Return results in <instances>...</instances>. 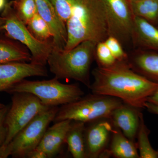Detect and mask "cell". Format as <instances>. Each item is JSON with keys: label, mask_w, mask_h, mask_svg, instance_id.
Listing matches in <instances>:
<instances>
[{"label": "cell", "mask_w": 158, "mask_h": 158, "mask_svg": "<svg viewBox=\"0 0 158 158\" xmlns=\"http://www.w3.org/2000/svg\"><path fill=\"white\" fill-rule=\"evenodd\" d=\"M92 93L113 97L141 110L158 88V83L146 78L131 68L128 61H117L109 67L98 66L92 71Z\"/></svg>", "instance_id": "6da1fadb"}, {"label": "cell", "mask_w": 158, "mask_h": 158, "mask_svg": "<svg viewBox=\"0 0 158 158\" xmlns=\"http://www.w3.org/2000/svg\"><path fill=\"white\" fill-rule=\"evenodd\" d=\"M12 39L0 37V64L12 62H31L32 56L28 49Z\"/></svg>", "instance_id": "ac0fdd59"}, {"label": "cell", "mask_w": 158, "mask_h": 158, "mask_svg": "<svg viewBox=\"0 0 158 158\" xmlns=\"http://www.w3.org/2000/svg\"><path fill=\"white\" fill-rule=\"evenodd\" d=\"M11 148L10 145H0V158H7L11 156Z\"/></svg>", "instance_id": "f1b7e54d"}, {"label": "cell", "mask_w": 158, "mask_h": 158, "mask_svg": "<svg viewBox=\"0 0 158 158\" xmlns=\"http://www.w3.org/2000/svg\"><path fill=\"white\" fill-rule=\"evenodd\" d=\"M95 55L98 62V66L101 67L112 66L117 61L113 56L105 41L97 44Z\"/></svg>", "instance_id": "cb8c5ba5"}, {"label": "cell", "mask_w": 158, "mask_h": 158, "mask_svg": "<svg viewBox=\"0 0 158 158\" xmlns=\"http://www.w3.org/2000/svg\"><path fill=\"white\" fill-rule=\"evenodd\" d=\"M13 94L11 105L5 120L7 134L3 144L5 145H8L35 116L51 107L31 94L19 92Z\"/></svg>", "instance_id": "52a82bcc"}, {"label": "cell", "mask_w": 158, "mask_h": 158, "mask_svg": "<svg viewBox=\"0 0 158 158\" xmlns=\"http://www.w3.org/2000/svg\"><path fill=\"white\" fill-rule=\"evenodd\" d=\"M128 63L136 72L151 81L158 83L157 52L146 50L139 51Z\"/></svg>", "instance_id": "e0dca14e"}, {"label": "cell", "mask_w": 158, "mask_h": 158, "mask_svg": "<svg viewBox=\"0 0 158 158\" xmlns=\"http://www.w3.org/2000/svg\"><path fill=\"white\" fill-rule=\"evenodd\" d=\"M157 151H158V150H157Z\"/></svg>", "instance_id": "d590c367"}, {"label": "cell", "mask_w": 158, "mask_h": 158, "mask_svg": "<svg viewBox=\"0 0 158 158\" xmlns=\"http://www.w3.org/2000/svg\"><path fill=\"white\" fill-rule=\"evenodd\" d=\"M27 26L30 32L38 40L48 41H50L51 38L52 39V34L48 24L38 13L30 20Z\"/></svg>", "instance_id": "7402d4cb"}, {"label": "cell", "mask_w": 158, "mask_h": 158, "mask_svg": "<svg viewBox=\"0 0 158 158\" xmlns=\"http://www.w3.org/2000/svg\"><path fill=\"white\" fill-rule=\"evenodd\" d=\"M35 1L37 13L48 24L52 34V48L64 50L67 39L66 24L59 17L50 0Z\"/></svg>", "instance_id": "7c38bea8"}, {"label": "cell", "mask_w": 158, "mask_h": 158, "mask_svg": "<svg viewBox=\"0 0 158 158\" xmlns=\"http://www.w3.org/2000/svg\"><path fill=\"white\" fill-rule=\"evenodd\" d=\"M4 20L2 16H0V31H3V27L4 25Z\"/></svg>", "instance_id": "d6a6232c"}, {"label": "cell", "mask_w": 158, "mask_h": 158, "mask_svg": "<svg viewBox=\"0 0 158 158\" xmlns=\"http://www.w3.org/2000/svg\"><path fill=\"white\" fill-rule=\"evenodd\" d=\"M90 123L85 129L86 158H102L109 147L113 126L109 119Z\"/></svg>", "instance_id": "8fae6325"}, {"label": "cell", "mask_w": 158, "mask_h": 158, "mask_svg": "<svg viewBox=\"0 0 158 158\" xmlns=\"http://www.w3.org/2000/svg\"><path fill=\"white\" fill-rule=\"evenodd\" d=\"M6 92L31 94L39 98L44 104L49 107L68 104L77 101L85 94L78 85L63 84L56 77L41 81L23 79Z\"/></svg>", "instance_id": "5b68a950"}, {"label": "cell", "mask_w": 158, "mask_h": 158, "mask_svg": "<svg viewBox=\"0 0 158 158\" xmlns=\"http://www.w3.org/2000/svg\"><path fill=\"white\" fill-rule=\"evenodd\" d=\"M59 109L58 106L51 107L39 113L18 133L9 144L12 157L27 158L30 152L37 148Z\"/></svg>", "instance_id": "ba28073f"}, {"label": "cell", "mask_w": 158, "mask_h": 158, "mask_svg": "<svg viewBox=\"0 0 158 158\" xmlns=\"http://www.w3.org/2000/svg\"><path fill=\"white\" fill-rule=\"evenodd\" d=\"M10 2L18 16L26 25L37 13L35 0H15Z\"/></svg>", "instance_id": "603a6c76"}, {"label": "cell", "mask_w": 158, "mask_h": 158, "mask_svg": "<svg viewBox=\"0 0 158 158\" xmlns=\"http://www.w3.org/2000/svg\"><path fill=\"white\" fill-rule=\"evenodd\" d=\"M109 145L102 158H140L136 143L127 138L120 130L114 127Z\"/></svg>", "instance_id": "9a60e30c"}, {"label": "cell", "mask_w": 158, "mask_h": 158, "mask_svg": "<svg viewBox=\"0 0 158 158\" xmlns=\"http://www.w3.org/2000/svg\"><path fill=\"white\" fill-rule=\"evenodd\" d=\"M6 106H5V105L1 103H0V109Z\"/></svg>", "instance_id": "836d02e7"}, {"label": "cell", "mask_w": 158, "mask_h": 158, "mask_svg": "<svg viewBox=\"0 0 158 158\" xmlns=\"http://www.w3.org/2000/svg\"><path fill=\"white\" fill-rule=\"evenodd\" d=\"M123 103L116 98L92 93L77 101L62 105L59 108L53 121L69 119L86 123L100 119H110L113 111Z\"/></svg>", "instance_id": "277c9868"}, {"label": "cell", "mask_w": 158, "mask_h": 158, "mask_svg": "<svg viewBox=\"0 0 158 158\" xmlns=\"http://www.w3.org/2000/svg\"><path fill=\"white\" fill-rule=\"evenodd\" d=\"M9 109L8 106L0 109V145L4 144L7 137V131L5 120Z\"/></svg>", "instance_id": "4316f807"}, {"label": "cell", "mask_w": 158, "mask_h": 158, "mask_svg": "<svg viewBox=\"0 0 158 158\" xmlns=\"http://www.w3.org/2000/svg\"><path fill=\"white\" fill-rule=\"evenodd\" d=\"M72 121L66 119L57 122L48 128L37 148L44 152L48 158L58 155L65 143L66 135Z\"/></svg>", "instance_id": "5bb4252c"}, {"label": "cell", "mask_w": 158, "mask_h": 158, "mask_svg": "<svg viewBox=\"0 0 158 158\" xmlns=\"http://www.w3.org/2000/svg\"><path fill=\"white\" fill-rule=\"evenodd\" d=\"M150 131L144 123L143 113H140V124L137 133L136 143L141 158H158V152L153 148L149 139Z\"/></svg>", "instance_id": "44dd1931"}, {"label": "cell", "mask_w": 158, "mask_h": 158, "mask_svg": "<svg viewBox=\"0 0 158 158\" xmlns=\"http://www.w3.org/2000/svg\"><path fill=\"white\" fill-rule=\"evenodd\" d=\"M106 17L109 36L120 43L132 39L134 15L127 0H100Z\"/></svg>", "instance_id": "9c48e42d"}, {"label": "cell", "mask_w": 158, "mask_h": 158, "mask_svg": "<svg viewBox=\"0 0 158 158\" xmlns=\"http://www.w3.org/2000/svg\"><path fill=\"white\" fill-rule=\"evenodd\" d=\"M147 102L158 106V88L148 98Z\"/></svg>", "instance_id": "4dcf8cb0"}, {"label": "cell", "mask_w": 158, "mask_h": 158, "mask_svg": "<svg viewBox=\"0 0 158 158\" xmlns=\"http://www.w3.org/2000/svg\"><path fill=\"white\" fill-rule=\"evenodd\" d=\"M132 39L146 50L158 52V29L141 18L134 16Z\"/></svg>", "instance_id": "2e32d148"}, {"label": "cell", "mask_w": 158, "mask_h": 158, "mask_svg": "<svg viewBox=\"0 0 158 158\" xmlns=\"http://www.w3.org/2000/svg\"><path fill=\"white\" fill-rule=\"evenodd\" d=\"M134 16L141 18L152 24L158 25V0H129Z\"/></svg>", "instance_id": "ffe728a7"}, {"label": "cell", "mask_w": 158, "mask_h": 158, "mask_svg": "<svg viewBox=\"0 0 158 158\" xmlns=\"http://www.w3.org/2000/svg\"><path fill=\"white\" fill-rule=\"evenodd\" d=\"M48 77L45 66L30 62H12L0 64V93L31 77Z\"/></svg>", "instance_id": "30bf717a"}, {"label": "cell", "mask_w": 158, "mask_h": 158, "mask_svg": "<svg viewBox=\"0 0 158 158\" xmlns=\"http://www.w3.org/2000/svg\"><path fill=\"white\" fill-rule=\"evenodd\" d=\"M6 4V0H0V11L4 9Z\"/></svg>", "instance_id": "1f68e13d"}, {"label": "cell", "mask_w": 158, "mask_h": 158, "mask_svg": "<svg viewBox=\"0 0 158 158\" xmlns=\"http://www.w3.org/2000/svg\"><path fill=\"white\" fill-rule=\"evenodd\" d=\"M128 1H129V0H128Z\"/></svg>", "instance_id": "8d00e7d4"}, {"label": "cell", "mask_w": 158, "mask_h": 158, "mask_svg": "<svg viewBox=\"0 0 158 158\" xmlns=\"http://www.w3.org/2000/svg\"><path fill=\"white\" fill-rule=\"evenodd\" d=\"M85 123L72 121L65 138L69 152L74 158H86Z\"/></svg>", "instance_id": "d6986e66"}, {"label": "cell", "mask_w": 158, "mask_h": 158, "mask_svg": "<svg viewBox=\"0 0 158 158\" xmlns=\"http://www.w3.org/2000/svg\"><path fill=\"white\" fill-rule=\"evenodd\" d=\"M141 112L140 109L123 102L113 111L110 120L114 127L120 130L127 138L135 143Z\"/></svg>", "instance_id": "4fadbf2b"}, {"label": "cell", "mask_w": 158, "mask_h": 158, "mask_svg": "<svg viewBox=\"0 0 158 158\" xmlns=\"http://www.w3.org/2000/svg\"><path fill=\"white\" fill-rule=\"evenodd\" d=\"M27 158H48V156L44 152L36 148L30 152L27 156Z\"/></svg>", "instance_id": "83f0119b"}, {"label": "cell", "mask_w": 158, "mask_h": 158, "mask_svg": "<svg viewBox=\"0 0 158 158\" xmlns=\"http://www.w3.org/2000/svg\"><path fill=\"white\" fill-rule=\"evenodd\" d=\"M66 26L65 51L84 41L98 44L109 37L106 13L100 0H77Z\"/></svg>", "instance_id": "7a4b0ae2"}, {"label": "cell", "mask_w": 158, "mask_h": 158, "mask_svg": "<svg viewBox=\"0 0 158 158\" xmlns=\"http://www.w3.org/2000/svg\"><path fill=\"white\" fill-rule=\"evenodd\" d=\"M144 109H147L150 113L158 115V106L157 105L146 102L144 104Z\"/></svg>", "instance_id": "f546056e"}, {"label": "cell", "mask_w": 158, "mask_h": 158, "mask_svg": "<svg viewBox=\"0 0 158 158\" xmlns=\"http://www.w3.org/2000/svg\"><path fill=\"white\" fill-rule=\"evenodd\" d=\"M105 42L117 61H127V55L123 50L121 43L117 38L109 36Z\"/></svg>", "instance_id": "484cf974"}, {"label": "cell", "mask_w": 158, "mask_h": 158, "mask_svg": "<svg viewBox=\"0 0 158 158\" xmlns=\"http://www.w3.org/2000/svg\"><path fill=\"white\" fill-rule=\"evenodd\" d=\"M1 16L5 22L3 31H6L7 37L28 49L32 56L31 62L45 66L52 49V40L40 41L34 37L18 16L11 2L6 4Z\"/></svg>", "instance_id": "8992f818"}, {"label": "cell", "mask_w": 158, "mask_h": 158, "mask_svg": "<svg viewBox=\"0 0 158 158\" xmlns=\"http://www.w3.org/2000/svg\"><path fill=\"white\" fill-rule=\"evenodd\" d=\"M97 44L85 41L68 51L52 49L47 63L55 77L72 79L90 89V69Z\"/></svg>", "instance_id": "3957f363"}, {"label": "cell", "mask_w": 158, "mask_h": 158, "mask_svg": "<svg viewBox=\"0 0 158 158\" xmlns=\"http://www.w3.org/2000/svg\"><path fill=\"white\" fill-rule=\"evenodd\" d=\"M157 28H158V26H157Z\"/></svg>", "instance_id": "e575fe53"}, {"label": "cell", "mask_w": 158, "mask_h": 158, "mask_svg": "<svg viewBox=\"0 0 158 158\" xmlns=\"http://www.w3.org/2000/svg\"><path fill=\"white\" fill-rule=\"evenodd\" d=\"M77 0H50L61 19L66 24L70 17Z\"/></svg>", "instance_id": "d4e9b609"}]
</instances>
